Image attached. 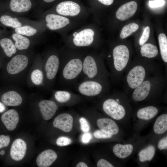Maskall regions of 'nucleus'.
<instances>
[{"instance_id":"f257e3e1","label":"nucleus","mask_w":167,"mask_h":167,"mask_svg":"<svg viewBox=\"0 0 167 167\" xmlns=\"http://www.w3.org/2000/svg\"><path fill=\"white\" fill-rule=\"evenodd\" d=\"M164 66L149 60L131 62L121 80L123 91L129 96L133 91L148 78L164 74Z\"/></svg>"},{"instance_id":"f03ea898","label":"nucleus","mask_w":167,"mask_h":167,"mask_svg":"<svg viewBox=\"0 0 167 167\" xmlns=\"http://www.w3.org/2000/svg\"><path fill=\"white\" fill-rule=\"evenodd\" d=\"M164 74L148 78L135 88L129 96L130 103L158 105L167 87Z\"/></svg>"},{"instance_id":"7ed1b4c3","label":"nucleus","mask_w":167,"mask_h":167,"mask_svg":"<svg viewBox=\"0 0 167 167\" xmlns=\"http://www.w3.org/2000/svg\"><path fill=\"white\" fill-rule=\"evenodd\" d=\"M102 97L100 104L102 111L119 124H128L132 110L126 94L124 91H115Z\"/></svg>"},{"instance_id":"20e7f679","label":"nucleus","mask_w":167,"mask_h":167,"mask_svg":"<svg viewBox=\"0 0 167 167\" xmlns=\"http://www.w3.org/2000/svg\"><path fill=\"white\" fill-rule=\"evenodd\" d=\"M32 62L26 55H14L2 66V77L7 86H19L25 83Z\"/></svg>"},{"instance_id":"39448f33","label":"nucleus","mask_w":167,"mask_h":167,"mask_svg":"<svg viewBox=\"0 0 167 167\" xmlns=\"http://www.w3.org/2000/svg\"><path fill=\"white\" fill-rule=\"evenodd\" d=\"M130 52L126 45H120L113 49L111 54L108 55L107 66L111 81L114 84H118L129 65Z\"/></svg>"},{"instance_id":"423d86ee","label":"nucleus","mask_w":167,"mask_h":167,"mask_svg":"<svg viewBox=\"0 0 167 167\" xmlns=\"http://www.w3.org/2000/svg\"><path fill=\"white\" fill-rule=\"evenodd\" d=\"M80 76L82 80H93L110 83L109 73L103 61L90 55L84 58Z\"/></svg>"},{"instance_id":"0eeeda50","label":"nucleus","mask_w":167,"mask_h":167,"mask_svg":"<svg viewBox=\"0 0 167 167\" xmlns=\"http://www.w3.org/2000/svg\"><path fill=\"white\" fill-rule=\"evenodd\" d=\"M163 109V107L158 105L144 104L132 111L131 116L135 133L139 134Z\"/></svg>"},{"instance_id":"6e6552de","label":"nucleus","mask_w":167,"mask_h":167,"mask_svg":"<svg viewBox=\"0 0 167 167\" xmlns=\"http://www.w3.org/2000/svg\"><path fill=\"white\" fill-rule=\"evenodd\" d=\"M150 136V133L145 136L134 133L124 142L115 144L112 148L113 153L120 161H126L135 155L139 148Z\"/></svg>"},{"instance_id":"1a4fd4ad","label":"nucleus","mask_w":167,"mask_h":167,"mask_svg":"<svg viewBox=\"0 0 167 167\" xmlns=\"http://www.w3.org/2000/svg\"><path fill=\"white\" fill-rule=\"evenodd\" d=\"M84 59L72 57L60 60L58 73L59 80L62 84H74L82 73Z\"/></svg>"},{"instance_id":"9d476101","label":"nucleus","mask_w":167,"mask_h":167,"mask_svg":"<svg viewBox=\"0 0 167 167\" xmlns=\"http://www.w3.org/2000/svg\"><path fill=\"white\" fill-rule=\"evenodd\" d=\"M110 83L93 80H82L76 89L82 95L87 96H103L108 94Z\"/></svg>"},{"instance_id":"9b49d317","label":"nucleus","mask_w":167,"mask_h":167,"mask_svg":"<svg viewBox=\"0 0 167 167\" xmlns=\"http://www.w3.org/2000/svg\"><path fill=\"white\" fill-rule=\"evenodd\" d=\"M156 139L151 136L150 138L142 144L135 154L136 161L140 167H147L156 156L157 149Z\"/></svg>"},{"instance_id":"f8f14e48","label":"nucleus","mask_w":167,"mask_h":167,"mask_svg":"<svg viewBox=\"0 0 167 167\" xmlns=\"http://www.w3.org/2000/svg\"><path fill=\"white\" fill-rule=\"evenodd\" d=\"M60 60L55 54H51L42 60L45 88L50 89L53 85L58 73Z\"/></svg>"},{"instance_id":"ddd939ff","label":"nucleus","mask_w":167,"mask_h":167,"mask_svg":"<svg viewBox=\"0 0 167 167\" xmlns=\"http://www.w3.org/2000/svg\"><path fill=\"white\" fill-rule=\"evenodd\" d=\"M25 83L30 88H45L42 60L41 58H38L32 63L26 76Z\"/></svg>"},{"instance_id":"4468645a","label":"nucleus","mask_w":167,"mask_h":167,"mask_svg":"<svg viewBox=\"0 0 167 167\" xmlns=\"http://www.w3.org/2000/svg\"><path fill=\"white\" fill-rule=\"evenodd\" d=\"M0 90L1 101L5 105L17 106L23 101V91L19 86H6Z\"/></svg>"},{"instance_id":"2eb2a0df","label":"nucleus","mask_w":167,"mask_h":167,"mask_svg":"<svg viewBox=\"0 0 167 167\" xmlns=\"http://www.w3.org/2000/svg\"><path fill=\"white\" fill-rule=\"evenodd\" d=\"M98 128L108 134L124 139L125 134L120 124L110 118H101L96 121Z\"/></svg>"},{"instance_id":"dca6fc26","label":"nucleus","mask_w":167,"mask_h":167,"mask_svg":"<svg viewBox=\"0 0 167 167\" xmlns=\"http://www.w3.org/2000/svg\"><path fill=\"white\" fill-rule=\"evenodd\" d=\"M94 35V31L89 28L84 29L79 32H75L73 34L74 44L78 47L89 46L93 42Z\"/></svg>"},{"instance_id":"f3484780","label":"nucleus","mask_w":167,"mask_h":167,"mask_svg":"<svg viewBox=\"0 0 167 167\" xmlns=\"http://www.w3.org/2000/svg\"><path fill=\"white\" fill-rule=\"evenodd\" d=\"M167 113L166 112L156 117L150 133L156 139L167 134Z\"/></svg>"},{"instance_id":"a211bd4d","label":"nucleus","mask_w":167,"mask_h":167,"mask_svg":"<svg viewBox=\"0 0 167 167\" xmlns=\"http://www.w3.org/2000/svg\"><path fill=\"white\" fill-rule=\"evenodd\" d=\"M38 106L42 118L45 120L52 118L58 108L56 103L50 100H41L38 102Z\"/></svg>"},{"instance_id":"6ab92c4d","label":"nucleus","mask_w":167,"mask_h":167,"mask_svg":"<svg viewBox=\"0 0 167 167\" xmlns=\"http://www.w3.org/2000/svg\"><path fill=\"white\" fill-rule=\"evenodd\" d=\"M56 11L61 15L73 16L79 14L80 11V7L76 2L66 1L59 3L56 6Z\"/></svg>"},{"instance_id":"aec40b11","label":"nucleus","mask_w":167,"mask_h":167,"mask_svg":"<svg viewBox=\"0 0 167 167\" xmlns=\"http://www.w3.org/2000/svg\"><path fill=\"white\" fill-rule=\"evenodd\" d=\"M73 121V118L71 115L66 113H62L55 118L53 122V126L65 132H68L72 129Z\"/></svg>"},{"instance_id":"412c9836","label":"nucleus","mask_w":167,"mask_h":167,"mask_svg":"<svg viewBox=\"0 0 167 167\" xmlns=\"http://www.w3.org/2000/svg\"><path fill=\"white\" fill-rule=\"evenodd\" d=\"M47 27L51 30H56L63 28L70 23L67 18L54 14L48 15L46 17Z\"/></svg>"},{"instance_id":"4be33fe9","label":"nucleus","mask_w":167,"mask_h":167,"mask_svg":"<svg viewBox=\"0 0 167 167\" xmlns=\"http://www.w3.org/2000/svg\"><path fill=\"white\" fill-rule=\"evenodd\" d=\"M26 149V142L21 139H16L11 145L10 151L11 156L14 160L20 161L24 158Z\"/></svg>"},{"instance_id":"5701e85b","label":"nucleus","mask_w":167,"mask_h":167,"mask_svg":"<svg viewBox=\"0 0 167 167\" xmlns=\"http://www.w3.org/2000/svg\"><path fill=\"white\" fill-rule=\"evenodd\" d=\"M137 8V4L135 1L127 2L121 6L116 13L117 18L121 20H126L132 17L135 13Z\"/></svg>"},{"instance_id":"b1692460","label":"nucleus","mask_w":167,"mask_h":167,"mask_svg":"<svg viewBox=\"0 0 167 167\" xmlns=\"http://www.w3.org/2000/svg\"><path fill=\"white\" fill-rule=\"evenodd\" d=\"M1 120L6 128L9 131H13L16 127L19 121L17 112L11 109L4 112L1 116Z\"/></svg>"},{"instance_id":"393cba45","label":"nucleus","mask_w":167,"mask_h":167,"mask_svg":"<svg viewBox=\"0 0 167 167\" xmlns=\"http://www.w3.org/2000/svg\"><path fill=\"white\" fill-rule=\"evenodd\" d=\"M57 157V155L54 151L47 149L39 154L36 158V161L39 167H48L53 163Z\"/></svg>"},{"instance_id":"a878e982","label":"nucleus","mask_w":167,"mask_h":167,"mask_svg":"<svg viewBox=\"0 0 167 167\" xmlns=\"http://www.w3.org/2000/svg\"><path fill=\"white\" fill-rule=\"evenodd\" d=\"M53 96L57 102L61 104H64L69 102L72 99L77 98L78 97L71 91L65 90H55L52 91Z\"/></svg>"},{"instance_id":"bb28decb","label":"nucleus","mask_w":167,"mask_h":167,"mask_svg":"<svg viewBox=\"0 0 167 167\" xmlns=\"http://www.w3.org/2000/svg\"><path fill=\"white\" fill-rule=\"evenodd\" d=\"M31 6L32 3L30 0H11L10 3L11 10L17 13L27 11Z\"/></svg>"},{"instance_id":"cd10ccee","label":"nucleus","mask_w":167,"mask_h":167,"mask_svg":"<svg viewBox=\"0 0 167 167\" xmlns=\"http://www.w3.org/2000/svg\"><path fill=\"white\" fill-rule=\"evenodd\" d=\"M0 45L6 56L11 58L16 53L17 49L12 41L8 38H4L0 41Z\"/></svg>"},{"instance_id":"c85d7f7f","label":"nucleus","mask_w":167,"mask_h":167,"mask_svg":"<svg viewBox=\"0 0 167 167\" xmlns=\"http://www.w3.org/2000/svg\"><path fill=\"white\" fill-rule=\"evenodd\" d=\"M140 52L142 57L151 59L158 55V50L156 45L151 43H147L141 46Z\"/></svg>"},{"instance_id":"c756f323","label":"nucleus","mask_w":167,"mask_h":167,"mask_svg":"<svg viewBox=\"0 0 167 167\" xmlns=\"http://www.w3.org/2000/svg\"><path fill=\"white\" fill-rule=\"evenodd\" d=\"M12 37L15 41L14 45L17 49L19 50H25L29 48L30 42L27 38L17 33L13 34Z\"/></svg>"},{"instance_id":"7c9ffc66","label":"nucleus","mask_w":167,"mask_h":167,"mask_svg":"<svg viewBox=\"0 0 167 167\" xmlns=\"http://www.w3.org/2000/svg\"><path fill=\"white\" fill-rule=\"evenodd\" d=\"M158 41L161 58L167 69V38L163 33H161L158 36Z\"/></svg>"},{"instance_id":"2f4dec72","label":"nucleus","mask_w":167,"mask_h":167,"mask_svg":"<svg viewBox=\"0 0 167 167\" xmlns=\"http://www.w3.org/2000/svg\"><path fill=\"white\" fill-rule=\"evenodd\" d=\"M0 21L5 25L16 28L22 26L21 23L16 17L12 18L7 15H3L0 18Z\"/></svg>"},{"instance_id":"473e14b6","label":"nucleus","mask_w":167,"mask_h":167,"mask_svg":"<svg viewBox=\"0 0 167 167\" xmlns=\"http://www.w3.org/2000/svg\"><path fill=\"white\" fill-rule=\"evenodd\" d=\"M139 28V25L134 23H131L124 26L121 31L120 36L121 39L125 38L131 33L136 32Z\"/></svg>"},{"instance_id":"72a5a7b5","label":"nucleus","mask_w":167,"mask_h":167,"mask_svg":"<svg viewBox=\"0 0 167 167\" xmlns=\"http://www.w3.org/2000/svg\"><path fill=\"white\" fill-rule=\"evenodd\" d=\"M157 151L166 155L167 152V134L158 138L156 141Z\"/></svg>"},{"instance_id":"f704fd0d","label":"nucleus","mask_w":167,"mask_h":167,"mask_svg":"<svg viewBox=\"0 0 167 167\" xmlns=\"http://www.w3.org/2000/svg\"><path fill=\"white\" fill-rule=\"evenodd\" d=\"M16 33L27 36L33 35L37 32V30L30 26H24L15 28Z\"/></svg>"},{"instance_id":"c9c22d12","label":"nucleus","mask_w":167,"mask_h":167,"mask_svg":"<svg viewBox=\"0 0 167 167\" xmlns=\"http://www.w3.org/2000/svg\"><path fill=\"white\" fill-rule=\"evenodd\" d=\"M150 28L148 26H147L144 29L143 34L139 40V45L141 46L147 41L149 36Z\"/></svg>"},{"instance_id":"e433bc0d","label":"nucleus","mask_w":167,"mask_h":167,"mask_svg":"<svg viewBox=\"0 0 167 167\" xmlns=\"http://www.w3.org/2000/svg\"><path fill=\"white\" fill-rule=\"evenodd\" d=\"M71 142V140L70 138L65 136L59 137L56 141L57 145L60 147L67 146L70 144Z\"/></svg>"},{"instance_id":"4c0bfd02","label":"nucleus","mask_w":167,"mask_h":167,"mask_svg":"<svg viewBox=\"0 0 167 167\" xmlns=\"http://www.w3.org/2000/svg\"><path fill=\"white\" fill-rule=\"evenodd\" d=\"M81 131L84 132H87L90 129V126L87 120L84 117L79 120Z\"/></svg>"},{"instance_id":"58836bf2","label":"nucleus","mask_w":167,"mask_h":167,"mask_svg":"<svg viewBox=\"0 0 167 167\" xmlns=\"http://www.w3.org/2000/svg\"><path fill=\"white\" fill-rule=\"evenodd\" d=\"M10 139L9 135H0V149L3 147H7L9 144Z\"/></svg>"},{"instance_id":"ea45409f","label":"nucleus","mask_w":167,"mask_h":167,"mask_svg":"<svg viewBox=\"0 0 167 167\" xmlns=\"http://www.w3.org/2000/svg\"><path fill=\"white\" fill-rule=\"evenodd\" d=\"M96 165L98 167H113L115 166L113 164L103 158L101 159L98 161Z\"/></svg>"},{"instance_id":"a19ab883","label":"nucleus","mask_w":167,"mask_h":167,"mask_svg":"<svg viewBox=\"0 0 167 167\" xmlns=\"http://www.w3.org/2000/svg\"><path fill=\"white\" fill-rule=\"evenodd\" d=\"M165 1L164 0H155L149 1V6L151 8H157L161 6L164 5Z\"/></svg>"},{"instance_id":"79ce46f5","label":"nucleus","mask_w":167,"mask_h":167,"mask_svg":"<svg viewBox=\"0 0 167 167\" xmlns=\"http://www.w3.org/2000/svg\"><path fill=\"white\" fill-rule=\"evenodd\" d=\"M92 138L91 134L89 133L84 134L81 137L82 141L84 143H87Z\"/></svg>"},{"instance_id":"37998d69","label":"nucleus","mask_w":167,"mask_h":167,"mask_svg":"<svg viewBox=\"0 0 167 167\" xmlns=\"http://www.w3.org/2000/svg\"><path fill=\"white\" fill-rule=\"evenodd\" d=\"M103 4L109 6L112 4L114 0H97Z\"/></svg>"},{"instance_id":"c03bdc74","label":"nucleus","mask_w":167,"mask_h":167,"mask_svg":"<svg viewBox=\"0 0 167 167\" xmlns=\"http://www.w3.org/2000/svg\"><path fill=\"white\" fill-rule=\"evenodd\" d=\"M6 109V107L1 101H0V113L4 112Z\"/></svg>"},{"instance_id":"a18cd8bd","label":"nucleus","mask_w":167,"mask_h":167,"mask_svg":"<svg viewBox=\"0 0 167 167\" xmlns=\"http://www.w3.org/2000/svg\"><path fill=\"white\" fill-rule=\"evenodd\" d=\"M76 167H88L87 164L83 162H80L76 166Z\"/></svg>"},{"instance_id":"49530a36","label":"nucleus","mask_w":167,"mask_h":167,"mask_svg":"<svg viewBox=\"0 0 167 167\" xmlns=\"http://www.w3.org/2000/svg\"><path fill=\"white\" fill-rule=\"evenodd\" d=\"M45 2H50L54 1L55 0H43Z\"/></svg>"},{"instance_id":"de8ad7c7","label":"nucleus","mask_w":167,"mask_h":167,"mask_svg":"<svg viewBox=\"0 0 167 167\" xmlns=\"http://www.w3.org/2000/svg\"><path fill=\"white\" fill-rule=\"evenodd\" d=\"M5 152L4 151L2 150L0 152V154L2 155H3L5 154Z\"/></svg>"},{"instance_id":"09e8293b","label":"nucleus","mask_w":167,"mask_h":167,"mask_svg":"<svg viewBox=\"0 0 167 167\" xmlns=\"http://www.w3.org/2000/svg\"><path fill=\"white\" fill-rule=\"evenodd\" d=\"M2 65L3 64L1 62H0V69L2 68Z\"/></svg>"}]
</instances>
